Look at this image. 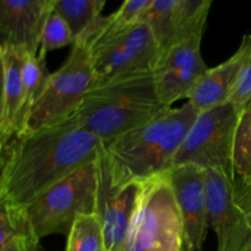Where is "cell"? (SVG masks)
<instances>
[{
  "instance_id": "cell-8",
  "label": "cell",
  "mask_w": 251,
  "mask_h": 251,
  "mask_svg": "<svg viewBox=\"0 0 251 251\" xmlns=\"http://www.w3.org/2000/svg\"><path fill=\"white\" fill-rule=\"evenodd\" d=\"M239 114L230 102L199 112L173 167L193 164L203 169H220L234 180V141Z\"/></svg>"
},
{
  "instance_id": "cell-24",
  "label": "cell",
  "mask_w": 251,
  "mask_h": 251,
  "mask_svg": "<svg viewBox=\"0 0 251 251\" xmlns=\"http://www.w3.org/2000/svg\"><path fill=\"white\" fill-rule=\"evenodd\" d=\"M247 38L249 43V50L238 73L237 80H235L229 98V102L235 108L239 117L251 104V34H247Z\"/></svg>"
},
{
  "instance_id": "cell-16",
  "label": "cell",
  "mask_w": 251,
  "mask_h": 251,
  "mask_svg": "<svg viewBox=\"0 0 251 251\" xmlns=\"http://www.w3.org/2000/svg\"><path fill=\"white\" fill-rule=\"evenodd\" d=\"M0 251H43L26 207L0 202Z\"/></svg>"
},
{
  "instance_id": "cell-22",
  "label": "cell",
  "mask_w": 251,
  "mask_h": 251,
  "mask_svg": "<svg viewBox=\"0 0 251 251\" xmlns=\"http://www.w3.org/2000/svg\"><path fill=\"white\" fill-rule=\"evenodd\" d=\"M75 39V34L68 21L54 10L44 25L38 54L47 56V54L50 53L51 50L73 46Z\"/></svg>"
},
{
  "instance_id": "cell-6",
  "label": "cell",
  "mask_w": 251,
  "mask_h": 251,
  "mask_svg": "<svg viewBox=\"0 0 251 251\" xmlns=\"http://www.w3.org/2000/svg\"><path fill=\"white\" fill-rule=\"evenodd\" d=\"M98 189L97 159L47 189L26 207L38 237H68L78 216L97 213Z\"/></svg>"
},
{
  "instance_id": "cell-20",
  "label": "cell",
  "mask_w": 251,
  "mask_h": 251,
  "mask_svg": "<svg viewBox=\"0 0 251 251\" xmlns=\"http://www.w3.org/2000/svg\"><path fill=\"white\" fill-rule=\"evenodd\" d=\"M105 2L107 0H56L54 10L68 21L77 38L102 16Z\"/></svg>"
},
{
  "instance_id": "cell-5",
  "label": "cell",
  "mask_w": 251,
  "mask_h": 251,
  "mask_svg": "<svg viewBox=\"0 0 251 251\" xmlns=\"http://www.w3.org/2000/svg\"><path fill=\"white\" fill-rule=\"evenodd\" d=\"M130 248L131 251H185L183 218L168 172L140 181Z\"/></svg>"
},
{
  "instance_id": "cell-9",
  "label": "cell",
  "mask_w": 251,
  "mask_h": 251,
  "mask_svg": "<svg viewBox=\"0 0 251 251\" xmlns=\"http://www.w3.org/2000/svg\"><path fill=\"white\" fill-rule=\"evenodd\" d=\"M205 31H198L174 42L159 56L152 70L159 100L166 107L186 98L206 73L201 55V41Z\"/></svg>"
},
{
  "instance_id": "cell-10",
  "label": "cell",
  "mask_w": 251,
  "mask_h": 251,
  "mask_svg": "<svg viewBox=\"0 0 251 251\" xmlns=\"http://www.w3.org/2000/svg\"><path fill=\"white\" fill-rule=\"evenodd\" d=\"M233 179L220 169H206L208 227L217 237V251H244L251 229L235 203Z\"/></svg>"
},
{
  "instance_id": "cell-25",
  "label": "cell",
  "mask_w": 251,
  "mask_h": 251,
  "mask_svg": "<svg viewBox=\"0 0 251 251\" xmlns=\"http://www.w3.org/2000/svg\"><path fill=\"white\" fill-rule=\"evenodd\" d=\"M153 0H124L122 6L107 16L109 25L114 27H124L135 24L142 19Z\"/></svg>"
},
{
  "instance_id": "cell-1",
  "label": "cell",
  "mask_w": 251,
  "mask_h": 251,
  "mask_svg": "<svg viewBox=\"0 0 251 251\" xmlns=\"http://www.w3.org/2000/svg\"><path fill=\"white\" fill-rule=\"evenodd\" d=\"M103 141L69 119L0 145V202L27 207L47 189L96 161Z\"/></svg>"
},
{
  "instance_id": "cell-19",
  "label": "cell",
  "mask_w": 251,
  "mask_h": 251,
  "mask_svg": "<svg viewBox=\"0 0 251 251\" xmlns=\"http://www.w3.org/2000/svg\"><path fill=\"white\" fill-rule=\"evenodd\" d=\"M50 73L47 69L46 56L39 54L26 53L22 66V83H24V110L25 129L32 107L41 96ZM25 131V130H24Z\"/></svg>"
},
{
  "instance_id": "cell-14",
  "label": "cell",
  "mask_w": 251,
  "mask_h": 251,
  "mask_svg": "<svg viewBox=\"0 0 251 251\" xmlns=\"http://www.w3.org/2000/svg\"><path fill=\"white\" fill-rule=\"evenodd\" d=\"M26 51L0 44L1 98H0V145L25 130L22 66Z\"/></svg>"
},
{
  "instance_id": "cell-17",
  "label": "cell",
  "mask_w": 251,
  "mask_h": 251,
  "mask_svg": "<svg viewBox=\"0 0 251 251\" xmlns=\"http://www.w3.org/2000/svg\"><path fill=\"white\" fill-rule=\"evenodd\" d=\"M180 0H153L140 21L146 22L153 31L161 54L176 42V20Z\"/></svg>"
},
{
  "instance_id": "cell-21",
  "label": "cell",
  "mask_w": 251,
  "mask_h": 251,
  "mask_svg": "<svg viewBox=\"0 0 251 251\" xmlns=\"http://www.w3.org/2000/svg\"><path fill=\"white\" fill-rule=\"evenodd\" d=\"M213 0H180L176 20V42L198 31H205Z\"/></svg>"
},
{
  "instance_id": "cell-7",
  "label": "cell",
  "mask_w": 251,
  "mask_h": 251,
  "mask_svg": "<svg viewBox=\"0 0 251 251\" xmlns=\"http://www.w3.org/2000/svg\"><path fill=\"white\" fill-rule=\"evenodd\" d=\"M95 82L87 41L83 36H78L63 65L49 75L41 96L29 112L25 131L59 124L73 117Z\"/></svg>"
},
{
  "instance_id": "cell-11",
  "label": "cell",
  "mask_w": 251,
  "mask_h": 251,
  "mask_svg": "<svg viewBox=\"0 0 251 251\" xmlns=\"http://www.w3.org/2000/svg\"><path fill=\"white\" fill-rule=\"evenodd\" d=\"M97 162L100 172L97 215L103 227L105 250L131 251L130 233L140 193V183L125 185L113 184L100 151Z\"/></svg>"
},
{
  "instance_id": "cell-4",
  "label": "cell",
  "mask_w": 251,
  "mask_h": 251,
  "mask_svg": "<svg viewBox=\"0 0 251 251\" xmlns=\"http://www.w3.org/2000/svg\"><path fill=\"white\" fill-rule=\"evenodd\" d=\"M80 36L87 41L96 81L152 71L161 56L158 42L146 22L114 27L109 25L107 16H100Z\"/></svg>"
},
{
  "instance_id": "cell-26",
  "label": "cell",
  "mask_w": 251,
  "mask_h": 251,
  "mask_svg": "<svg viewBox=\"0 0 251 251\" xmlns=\"http://www.w3.org/2000/svg\"><path fill=\"white\" fill-rule=\"evenodd\" d=\"M233 191L235 203L245 216L251 229V174L243 178L237 176L233 181Z\"/></svg>"
},
{
  "instance_id": "cell-27",
  "label": "cell",
  "mask_w": 251,
  "mask_h": 251,
  "mask_svg": "<svg viewBox=\"0 0 251 251\" xmlns=\"http://www.w3.org/2000/svg\"><path fill=\"white\" fill-rule=\"evenodd\" d=\"M244 251H251V243H250L249 245H248L247 248H245V250H244Z\"/></svg>"
},
{
  "instance_id": "cell-3",
  "label": "cell",
  "mask_w": 251,
  "mask_h": 251,
  "mask_svg": "<svg viewBox=\"0 0 251 251\" xmlns=\"http://www.w3.org/2000/svg\"><path fill=\"white\" fill-rule=\"evenodd\" d=\"M152 71L96 81L76 112L78 123L103 142L145 124L163 112Z\"/></svg>"
},
{
  "instance_id": "cell-12",
  "label": "cell",
  "mask_w": 251,
  "mask_h": 251,
  "mask_svg": "<svg viewBox=\"0 0 251 251\" xmlns=\"http://www.w3.org/2000/svg\"><path fill=\"white\" fill-rule=\"evenodd\" d=\"M168 174L183 218L185 251H202L210 229L206 169L183 164L171 168Z\"/></svg>"
},
{
  "instance_id": "cell-23",
  "label": "cell",
  "mask_w": 251,
  "mask_h": 251,
  "mask_svg": "<svg viewBox=\"0 0 251 251\" xmlns=\"http://www.w3.org/2000/svg\"><path fill=\"white\" fill-rule=\"evenodd\" d=\"M235 176L251 174V104L240 114L234 141Z\"/></svg>"
},
{
  "instance_id": "cell-18",
  "label": "cell",
  "mask_w": 251,
  "mask_h": 251,
  "mask_svg": "<svg viewBox=\"0 0 251 251\" xmlns=\"http://www.w3.org/2000/svg\"><path fill=\"white\" fill-rule=\"evenodd\" d=\"M65 251H107L97 213L78 216L68 234Z\"/></svg>"
},
{
  "instance_id": "cell-13",
  "label": "cell",
  "mask_w": 251,
  "mask_h": 251,
  "mask_svg": "<svg viewBox=\"0 0 251 251\" xmlns=\"http://www.w3.org/2000/svg\"><path fill=\"white\" fill-rule=\"evenodd\" d=\"M56 0H0V44L38 54L42 32Z\"/></svg>"
},
{
  "instance_id": "cell-15",
  "label": "cell",
  "mask_w": 251,
  "mask_h": 251,
  "mask_svg": "<svg viewBox=\"0 0 251 251\" xmlns=\"http://www.w3.org/2000/svg\"><path fill=\"white\" fill-rule=\"evenodd\" d=\"M249 50L247 34L232 56L215 68H208L188 96L190 102L199 112L229 102L238 73L244 63Z\"/></svg>"
},
{
  "instance_id": "cell-2",
  "label": "cell",
  "mask_w": 251,
  "mask_h": 251,
  "mask_svg": "<svg viewBox=\"0 0 251 251\" xmlns=\"http://www.w3.org/2000/svg\"><path fill=\"white\" fill-rule=\"evenodd\" d=\"M198 114L190 102L168 107L145 124L103 142L100 156L112 183H140L168 172Z\"/></svg>"
}]
</instances>
